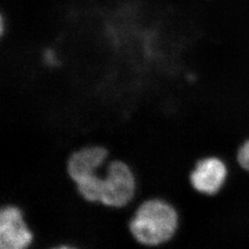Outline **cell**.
Wrapping results in <instances>:
<instances>
[{"label":"cell","instance_id":"obj_9","mask_svg":"<svg viewBox=\"0 0 249 249\" xmlns=\"http://www.w3.org/2000/svg\"><path fill=\"white\" fill-rule=\"evenodd\" d=\"M3 28H4V23H3V18H1V34H3Z\"/></svg>","mask_w":249,"mask_h":249},{"label":"cell","instance_id":"obj_8","mask_svg":"<svg viewBox=\"0 0 249 249\" xmlns=\"http://www.w3.org/2000/svg\"><path fill=\"white\" fill-rule=\"evenodd\" d=\"M49 249H78L77 247H74L71 245H68V244H61V245H58V246H54L53 248Z\"/></svg>","mask_w":249,"mask_h":249},{"label":"cell","instance_id":"obj_6","mask_svg":"<svg viewBox=\"0 0 249 249\" xmlns=\"http://www.w3.org/2000/svg\"><path fill=\"white\" fill-rule=\"evenodd\" d=\"M235 163L240 169L249 173V137L238 147L235 155Z\"/></svg>","mask_w":249,"mask_h":249},{"label":"cell","instance_id":"obj_2","mask_svg":"<svg viewBox=\"0 0 249 249\" xmlns=\"http://www.w3.org/2000/svg\"><path fill=\"white\" fill-rule=\"evenodd\" d=\"M138 191L132 167L124 160L110 159L103 172L100 204L112 209H124L131 204Z\"/></svg>","mask_w":249,"mask_h":249},{"label":"cell","instance_id":"obj_4","mask_svg":"<svg viewBox=\"0 0 249 249\" xmlns=\"http://www.w3.org/2000/svg\"><path fill=\"white\" fill-rule=\"evenodd\" d=\"M34 241L35 232L21 208L15 204L0 206V249H30Z\"/></svg>","mask_w":249,"mask_h":249},{"label":"cell","instance_id":"obj_7","mask_svg":"<svg viewBox=\"0 0 249 249\" xmlns=\"http://www.w3.org/2000/svg\"><path fill=\"white\" fill-rule=\"evenodd\" d=\"M45 61L51 65H54L55 64V59H54V54H53L52 51H47L45 53Z\"/></svg>","mask_w":249,"mask_h":249},{"label":"cell","instance_id":"obj_5","mask_svg":"<svg viewBox=\"0 0 249 249\" xmlns=\"http://www.w3.org/2000/svg\"><path fill=\"white\" fill-rule=\"evenodd\" d=\"M110 151L101 144H88L72 151L66 161V171L73 183L82 178L103 173Z\"/></svg>","mask_w":249,"mask_h":249},{"label":"cell","instance_id":"obj_1","mask_svg":"<svg viewBox=\"0 0 249 249\" xmlns=\"http://www.w3.org/2000/svg\"><path fill=\"white\" fill-rule=\"evenodd\" d=\"M125 208L131 213L127 222L128 230L140 245L156 248L167 244L176 236L180 215L177 207L168 200L151 196Z\"/></svg>","mask_w":249,"mask_h":249},{"label":"cell","instance_id":"obj_3","mask_svg":"<svg viewBox=\"0 0 249 249\" xmlns=\"http://www.w3.org/2000/svg\"><path fill=\"white\" fill-rule=\"evenodd\" d=\"M230 175L231 167L227 160L218 155H207L195 161L188 180L196 193L214 196L223 191Z\"/></svg>","mask_w":249,"mask_h":249}]
</instances>
